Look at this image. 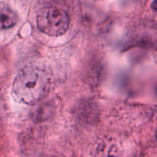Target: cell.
I'll return each mask as SVG.
<instances>
[{
  "label": "cell",
  "instance_id": "cell-1",
  "mask_svg": "<svg viewBox=\"0 0 157 157\" xmlns=\"http://www.w3.org/2000/svg\"><path fill=\"white\" fill-rule=\"evenodd\" d=\"M48 75L38 67H25L21 69L12 84V95L18 102L33 105L44 99L48 93Z\"/></svg>",
  "mask_w": 157,
  "mask_h": 157
},
{
  "label": "cell",
  "instance_id": "cell-2",
  "mask_svg": "<svg viewBox=\"0 0 157 157\" xmlns=\"http://www.w3.org/2000/svg\"><path fill=\"white\" fill-rule=\"evenodd\" d=\"M70 18L67 12L58 7H44L37 15V26L43 33L50 36H60L69 28Z\"/></svg>",
  "mask_w": 157,
  "mask_h": 157
},
{
  "label": "cell",
  "instance_id": "cell-3",
  "mask_svg": "<svg viewBox=\"0 0 157 157\" xmlns=\"http://www.w3.org/2000/svg\"><path fill=\"white\" fill-rule=\"evenodd\" d=\"M18 17L15 12L8 8L0 9V29H9L16 24Z\"/></svg>",
  "mask_w": 157,
  "mask_h": 157
},
{
  "label": "cell",
  "instance_id": "cell-4",
  "mask_svg": "<svg viewBox=\"0 0 157 157\" xmlns=\"http://www.w3.org/2000/svg\"><path fill=\"white\" fill-rule=\"evenodd\" d=\"M116 149L111 144H104L98 148L96 157H116Z\"/></svg>",
  "mask_w": 157,
  "mask_h": 157
},
{
  "label": "cell",
  "instance_id": "cell-5",
  "mask_svg": "<svg viewBox=\"0 0 157 157\" xmlns=\"http://www.w3.org/2000/svg\"><path fill=\"white\" fill-rule=\"evenodd\" d=\"M151 7H152V9H154L155 11H157V0L156 1H154L152 2Z\"/></svg>",
  "mask_w": 157,
  "mask_h": 157
}]
</instances>
